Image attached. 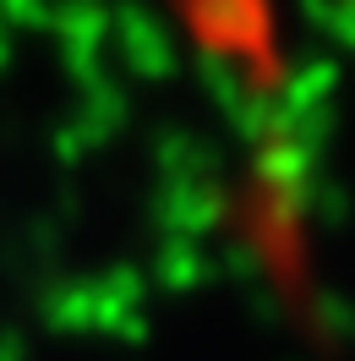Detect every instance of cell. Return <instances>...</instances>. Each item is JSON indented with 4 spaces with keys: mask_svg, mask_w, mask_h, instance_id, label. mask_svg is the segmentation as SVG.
Here are the masks:
<instances>
[{
    "mask_svg": "<svg viewBox=\"0 0 355 361\" xmlns=\"http://www.w3.org/2000/svg\"><path fill=\"white\" fill-rule=\"evenodd\" d=\"M328 6H339V11H350V17H355V0H328Z\"/></svg>",
    "mask_w": 355,
    "mask_h": 361,
    "instance_id": "1",
    "label": "cell"
}]
</instances>
